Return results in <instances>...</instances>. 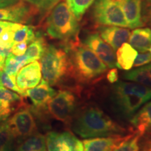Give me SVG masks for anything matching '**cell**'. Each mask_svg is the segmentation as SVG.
I'll return each mask as SVG.
<instances>
[{
	"mask_svg": "<svg viewBox=\"0 0 151 151\" xmlns=\"http://www.w3.org/2000/svg\"><path fill=\"white\" fill-rule=\"evenodd\" d=\"M94 1V0H66V3L77 20H80Z\"/></svg>",
	"mask_w": 151,
	"mask_h": 151,
	"instance_id": "4316f807",
	"label": "cell"
},
{
	"mask_svg": "<svg viewBox=\"0 0 151 151\" xmlns=\"http://www.w3.org/2000/svg\"><path fill=\"white\" fill-rule=\"evenodd\" d=\"M15 151H48L46 137L35 133L23 140Z\"/></svg>",
	"mask_w": 151,
	"mask_h": 151,
	"instance_id": "7402d4cb",
	"label": "cell"
},
{
	"mask_svg": "<svg viewBox=\"0 0 151 151\" xmlns=\"http://www.w3.org/2000/svg\"><path fill=\"white\" fill-rule=\"evenodd\" d=\"M84 45L89 48L107 67H116V54L115 50L101 39L97 33L89 35L84 41Z\"/></svg>",
	"mask_w": 151,
	"mask_h": 151,
	"instance_id": "30bf717a",
	"label": "cell"
},
{
	"mask_svg": "<svg viewBox=\"0 0 151 151\" xmlns=\"http://www.w3.org/2000/svg\"><path fill=\"white\" fill-rule=\"evenodd\" d=\"M128 41L137 50L141 52L148 51L151 47V29L138 28L133 30Z\"/></svg>",
	"mask_w": 151,
	"mask_h": 151,
	"instance_id": "ac0fdd59",
	"label": "cell"
},
{
	"mask_svg": "<svg viewBox=\"0 0 151 151\" xmlns=\"http://www.w3.org/2000/svg\"><path fill=\"white\" fill-rule=\"evenodd\" d=\"M46 29L48 36L52 39L65 41L67 47L79 41L78 20L67 4L64 1L52 9L47 18Z\"/></svg>",
	"mask_w": 151,
	"mask_h": 151,
	"instance_id": "277c9868",
	"label": "cell"
},
{
	"mask_svg": "<svg viewBox=\"0 0 151 151\" xmlns=\"http://www.w3.org/2000/svg\"><path fill=\"white\" fill-rule=\"evenodd\" d=\"M48 151H83V144L70 132H50L46 137Z\"/></svg>",
	"mask_w": 151,
	"mask_h": 151,
	"instance_id": "9c48e42d",
	"label": "cell"
},
{
	"mask_svg": "<svg viewBox=\"0 0 151 151\" xmlns=\"http://www.w3.org/2000/svg\"><path fill=\"white\" fill-rule=\"evenodd\" d=\"M34 11L35 9L20 1L14 6L0 8V20L26 22L35 14Z\"/></svg>",
	"mask_w": 151,
	"mask_h": 151,
	"instance_id": "5bb4252c",
	"label": "cell"
},
{
	"mask_svg": "<svg viewBox=\"0 0 151 151\" xmlns=\"http://www.w3.org/2000/svg\"><path fill=\"white\" fill-rule=\"evenodd\" d=\"M11 53V48H2V47L0 46V55H1L4 56L5 58H6Z\"/></svg>",
	"mask_w": 151,
	"mask_h": 151,
	"instance_id": "f35d334b",
	"label": "cell"
},
{
	"mask_svg": "<svg viewBox=\"0 0 151 151\" xmlns=\"http://www.w3.org/2000/svg\"><path fill=\"white\" fill-rule=\"evenodd\" d=\"M16 78L9 76L3 69L0 70V86H4L9 89L13 90L17 93L21 95L22 97H25V92L20 90L16 86Z\"/></svg>",
	"mask_w": 151,
	"mask_h": 151,
	"instance_id": "f546056e",
	"label": "cell"
},
{
	"mask_svg": "<svg viewBox=\"0 0 151 151\" xmlns=\"http://www.w3.org/2000/svg\"><path fill=\"white\" fill-rule=\"evenodd\" d=\"M111 99L120 116L131 119L141 106L151 99V88L132 81H118L112 87Z\"/></svg>",
	"mask_w": 151,
	"mask_h": 151,
	"instance_id": "7a4b0ae2",
	"label": "cell"
},
{
	"mask_svg": "<svg viewBox=\"0 0 151 151\" xmlns=\"http://www.w3.org/2000/svg\"><path fill=\"white\" fill-rule=\"evenodd\" d=\"M93 17L97 24L128 27L120 0H96Z\"/></svg>",
	"mask_w": 151,
	"mask_h": 151,
	"instance_id": "8992f818",
	"label": "cell"
},
{
	"mask_svg": "<svg viewBox=\"0 0 151 151\" xmlns=\"http://www.w3.org/2000/svg\"><path fill=\"white\" fill-rule=\"evenodd\" d=\"M149 50H150V52L151 53V47L150 48V49H149Z\"/></svg>",
	"mask_w": 151,
	"mask_h": 151,
	"instance_id": "60d3db41",
	"label": "cell"
},
{
	"mask_svg": "<svg viewBox=\"0 0 151 151\" xmlns=\"http://www.w3.org/2000/svg\"><path fill=\"white\" fill-rule=\"evenodd\" d=\"M41 79V64L37 60L20 69L16 76V86L20 90L25 92L37 86Z\"/></svg>",
	"mask_w": 151,
	"mask_h": 151,
	"instance_id": "8fae6325",
	"label": "cell"
},
{
	"mask_svg": "<svg viewBox=\"0 0 151 151\" xmlns=\"http://www.w3.org/2000/svg\"><path fill=\"white\" fill-rule=\"evenodd\" d=\"M14 139L7 122L0 124V151H13Z\"/></svg>",
	"mask_w": 151,
	"mask_h": 151,
	"instance_id": "484cf974",
	"label": "cell"
},
{
	"mask_svg": "<svg viewBox=\"0 0 151 151\" xmlns=\"http://www.w3.org/2000/svg\"><path fill=\"white\" fill-rule=\"evenodd\" d=\"M100 37L105 42L118 50L120 46L129 40L131 32L128 29L118 26H106L99 28Z\"/></svg>",
	"mask_w": 151,
	"mask_h": 151,
	"instance_id": "4fadbf2b",
	"label": "cell"
},
{
	"mask_svg": "<svg viewBox=\"0 0 151 151\" xmlns=\"http://www.w3.org/2000/svg\"><path fill=\"white\" fill-rule=\"evenodd\" d=\"M120 137H96L86 139L83 141V151H111Z\"/></svg>",
	"mask_w": 151,
	"mask_h": 151,
	"instance_id": "ffe728a7",
	"label": "cell"
},
{
	"mask_svg": "<svg viewBox=\"0 0 151 151\" xmlns=\"http://www.w3.org/2000/svg\"><path fill=\"white\" fill-rule=\"evenodd\" d=\"M107 79L111 83H115L118 81V71L117 69L112 68L107 73Z\"/></svg>",
	"mask_w": 151,
	"mask_h": 151,
	"instance_id": "d590c367",
	"label": "cell"
},
{
	"mask_svg": "<svg viewBox=\"0 0 151 151\" xmlns=\"http://www.w3.org/2000/svg\"><path fill=\"white\" fill-rule=\"evenodd\" d=\"M28 3L41 11H49L52 9L60 0H26Z\"/></svg>",
	"mask_w": 151,
	"mask_h": 151,
	"instance_id": "4dcf8cb0",
	"label": "cell"
},
{
	"mask_svg": "<svg viewBox=\"0 0 151 151\" xmlns=\"http://www.w3.org/2000/svg\"><path fill=\"white\" fill-rule=\"evenodd\" d=\"M116 67L122 70H129L133 67L138 52L129 43H124L116 52Z\"/></svg>",
	"mask_w": 151,
	"mask_h": 151,
	"instance_id": "d6986e66",
	"label": "cell"
},
{
	"mask_svg": "<svg viewBox=\"0 0 151 151\" xmlns=\"http://www.w3.org/2000/svg\"><path fill=\"white\" fill-rule=\"evenodd\" d=\"M72 129L76 134L86 139L118 137L126 132L103 111L94 106L85 108L75 116Z\"/></svg>",
	"mask_w": 151,
	"mask_h": 151,
	"instance_id": "6da1fadb",
	"label": "cell"
},
{
	"mask_svg": "<svg viewBox=\"0 0 151 151\" xmlns=\"http://www.w3.org/2000/svg\"><path fill=\"white\" fill-rule=\"evenodd\" d=\"M71 51V76L79 82L91 83L107 70V66L89 48L78 42L67 47Z\"/></svg>",
	"mask_w": 151,
	"mask_h": 151,
	"instance_id": "3957f363",
	"label": "cell"
},
{
	"mask_svg": "<svg viewBox=\"0 0 151 151\" xmlns=\"http://www.w3.org/2000/svg\"><path fill=\"white\" fill-rule=\"evenodd\" d=\"M20 0H0V8H5L11 6H14Z\"/></svg>",
	"mask_w": 151,
	"mask_h": 151,
	"instance_id": "8d00e7d4",
	"label": "cell"
},
{
	"mask_svg": "<svg viewBox=\"0 0 151 151\" xmlns=\"http://www.w3.org/2000/svg\"><path fill=\"white\" fill-rule=\"evenodd\" d=\"M22 96L0 86V123H2L15 110L23 106Z\"/></svg>",
	"mask_w": 151,
	"mask_h": 151,
	"instance_id": "7c38bea8",
	"label": "cell"
},
{
	"mask_svg": "<svg viewBox=\"0 0 151 151\" xmlns=\"http://www.w3.org/2000/svg\"><path fill=\"white\" fill-rule=\"evenodd\" d=\"M11 24L10 22L7 21H2V20H0V35L3 32L4 30L9 27V25Z\"/></svg>",
	"mask_w": 151,
	"mask_h": 151,
	"instance_id": "74e56055",
	"label": "cell"
},
{
	"mask_svg": "<svg viewBox=\"0 0 151 151\" xmlns=\"http://www.w3.org/2000/svg\"><path fill=\"white\" fill-rule=\"evenodd\" d=\"M46 47V43L43 38L36 37L34 41H32L29 46H28L24 53L29 60V63L41 59Z\"/></svg>",
	"mask_w": 151,
	"mask_h": 151,
	"instance_id": "d4e9b609",
	"label": "cell"
},
{
	"mask_svg": "<svg viewBox=\"0 0 151 151\" xmlns=\"http://www.w3.org/2000/svg\"><path fill=\"white\" fill-rule=\"evenodd\" d=\"M29 63V60L25 55L16 56L11 53L6 58L3 70L9 76L16 78L17 73L20 71V69Z\"/></svg>",
	"mask_w": 151,
	"mask_h": 151,
	"instance_id": "603a6c76",
	"label": "cell"
},
{
	"mask_svg": "<svg viewBox=\"0 0 151 151\" xmlns=\"http://www.w3.org/2000/svg\"><path fill=\"white\" fill-rule=\"evenodd\" d=\"M123 78L151 88V64L124 73Z\"/></svg>",
	"mask_w": 151,
	"mask_h": 151,
	"instance_id": "44dd1931",
	"label": "cell"
},
{
	"mask_svg": "<svg viewBox=\"0 0 151 151\" xmlns=\"http://www.w3.org/2000/svg\"><path fill=\"white\" fill-rule=\"evenodd\" d=\"M56 93L55 90L52 89L50 85L43 79L39 85L26 90L25 97L27 96L37 108H42L48 104V101Z\"/></svg>",
	"mask_w": 151,
	"mask_h": 151,
	"instance_id": "2e32d148",
	"label": "cell"
},
{
	"mask_svg": "<svg viewBox=\"0 0 151 151\" xmlns=\"http://www.w3.org/2000/svg\"><path fill=\"white\" fill-rule=\"evenodd\" d=\"M21 26L22 24L20 23L11 22L10 25L0 35V46L6 48H11L15 32Z\"/></svg>",
	"mask_w": 151,
	"mask_h": 151,
	"instance_id": "f1b7e54d",
	"label": "cell"
},
{
	"mask_svg": "<svg viewBox=\"0 0 151 151\" xmlns=\"http://www.w3.org/2000/svg\"><path fill=\"white\" fill-rule=\"evenodd\" d=\"M140 137L136 132L127 136H121L111 151H139Z\"/></svg>",
	"mask_w": 151,
	"mask_h": 151,
	"instance_id": "cb8c5ba5",
	"label": "cell"
},
{
	"mask_svg": "<svg viewBox=\"0 0 151 151\" xmlns=\"http://www.w3.org/2000/svg\"><path fill=\"white\" fill-rule=\"evenodd\" d=\"M135 132L142 137L151 132V101L147 103L130 119Z\"/></svg>",
	"mask_w": 151,
	"mask_h": 151,
	"instance_id": "e0dca14e",
	"label": "cell"
},
{
	"mask_svg": "<svg viewBox=\"0 0 151 151\" xmlns=\"http://www.w3.org/2000/svg\"><path fill=\"white\" fill-rule=\"evenodd\" d=\"M27 42H20L13 45L11 46V53L16 56L23 55L27 50Z\"/></svg>",
	"mask_w": 151,
	"mask_h": 151,
	"instance_id": "836d02e7",
	"label": "cell"
},
{
	"mask_svg": "<svg viewBox=\"0 0 151 151\" xmlns=\"http://www.w3.org/2000/svg\"><path fill=\"white\" fill-rule=\"evenodd\" d=\"M5 60H6L5 57L3 56V55H0V70L3 69L4 65Z\"/></svg>",
	"mask_w": 151,
	"mask_h": 151,
	"instance_id": "ab89813d",
	"label": "cell"
},
{
	"mask_svg": "<svg viewBox=\"0 0 151 151\" xmlns=\"http://www.w3.org/2000/svg\"><path fill=\"white\" fill-rule=\"evenodd\" d=\"M35 38L36 36L34 32V28L31 26L22 24L21 27H19L15 32L12 46L20 42H27L29 43L34 41Z\"/></svg>",
	"mask_w": 151,
	"mask_h": 151,
	"instance_id": "83f0119b",
	"label": "cell"
},
{
	"mask_svg": "<svg viewBox=\"0 0 151 151\" xmlns=\"http://www.w3.org/2000/svg\"><path fill=\"white\" fill-rule=\"evenodd\" d=\"M40 64L43 79L50 86H56L67 76H71L70 57L63 49L47 46Z\"/></svg>",
	"mask_w": 151,
	"mask_h": 151,
	"instance_id": "5b68a950",
	"label": "cell"
},
{
	"mask_svg": "<svg viewBox=\"0 0 151 151\" xmlns=\"http://www.w3.org/2000/svg\"><path fill=\"white\" fill-rule=\"evenodd\" d=\"M143 0H120L121 6L128 27L131 29L141 27L144 25L142 19Z\"/></svg>",
	"mask_w": 151,
	"mask_h": 151,
	"instance_id": "9a60e30c",
	"label": "cell"
},
{
	"mask_svg": "<svg viewBox=\"0 0 151 151\" xmlns=\"http://www.w3.org/2000/svg\"><path fill=\"white\" fill-rule=\"evenodd\" d=\"M6 122L15 139L20 141L33 135L37 131L32 113L24 105L18 109V111Z\"/></svg>",
	"mask_w": 151,
	"mask_h": 151,
	"instance_id": "ba28073f",
	"label": "cell"
},
{
	"mask_svg": "<svg viewBox=\"0 0 151 151\" xmlns=\"http://www.w3.org/2000/svg\"><path fill=\"white\" fill-rule=\"evenodd\" d=\"M139 151H151V132L143 139L142 142L139 143Z\"/></svg>",
	"mask_w": 151,
	"mask_h": 151,
	"instance_id": "e575fe53",
	"label": "cell"
},
{
	"mask_svg": "<svg viewBox=\"0 0 151 151\" xmlns=\"http://www.w3.org/2000/svg\"><path fill=\"white\" fill-rule=\"evenodd\" d=\"M141 14L144 24H148L151 27V0H143Z\"/></svg>",
	"mask_w": 151,
	"mask_h": 151,
	"instance_id": "1f68e13d",
	"label": "cell"
},
{
	"mask_svg": "<svg viewBox=\"0 0 151 151\" xmlns=\"http://www.w3.org/2000/svg\"><path fill=\"white\" fill-rule=\"evenodd\" d=\"M48 109L50 115L56 120L69 122L72 120L76 98L72 92L60 90L48 101Z\"/></svg>",
	"mask_w": 151,
	"mask_h": 151,
	"instance_id": "52a82bcc",
	"label": "cell"
},
{
	"mask_svg": "<svg viewBox=\"0 0 151 151\" xmlns=\"http://www.w3.org/2000/svg\"><path fill=\"white\" fill-rule=\"evenodd\" d=\"M151 62V53L150 52H141L140 54H138L137 58L134 62L133 67L138 68L142 67Z\"/></svg>",
	"mask_w": 151,
	"mask_h": 151,
	"instance_id": "d6a6232c",
	"label": "cell"
}]
</instances>
